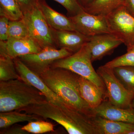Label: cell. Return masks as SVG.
<instances>
[{
    "label": "cell",
    "instance_id": "1",
    "mask_svg": "<svg viewBox=\"0 0 134 134\" xmlns=\"http://www.w3.org/2000/svg\"><path fill=\"white\" fill-rule=\"evenodd\" d=\"M18 111L51 119L62 126L69 134H98L94 117H89L68 104L58 106L47 101Z\"/></svg>",
    "mask_w": 134,
    "mask_h": 134
},
{
    "label": "cell",
    "instance_id": "2",
    "mask_svg": "<svg viewBox=\"0 0 134 134\" xmlns=\"http://www.w3.org/2000/svg\"><path fill=\"white\" fill-rule=\"evenodd\" d=\"M43 82L68 104L91 117L96 116L81 95L80 76L69 70L50 68L40 75Z\"/></svg>",
    "mask_w": 134,
    "mask_h": 134
},
{
    "label": "cell",
    "instance_id": "3",
    "mask_svg": "<svg viewBox=\"0 0 134 134\" xmlns=\"http://www.w3.org/2000/svg\"><path fill=\"white\" fill-rule=\"evenodd\" d=\"M47 101L41 92L21 79L0 81V113L18 111Z\"/></svg>",
    "mask_w": 134,
    "mask_h": 134
},
{
    "label": "cell",
    "instance_id": "4",
    "mask_svg": "<svg viewBox=\"0 0 134 134\" xmlns=\"http://www.w3.org/2000/svg\"><path fill=\"white\" fill-rule=\"evenodd\" d=\"M86 43L80 50L72 55L55 61L50 68L69 70L91 81L106 93L104 84L92 66L90 53Z\"/></svg>",
    "mask_w": 134,
    "mask_h": 134
},
{
    "label": "cell",
    "instance_id": "5",
    "mask_svg": "<svg viewBox=\"0 0 134 134\" xmlns=\"http://www.w3.org/2000/svg\"><path fill=\"white\" fill-rule=\"evenodd\" d=\"M110 33L127 47V51L134 46V16L123 6L105 16Z\"/></svg>",
    "mask_w": 134,
    "mask_h": 134
},
{
    "label": "cell",
    "instance_id": "6",
    "mask_svg": "<svg viewBox=\"0 0 134 134\" xmlns=\"http://www.w3.org/2000/svg\"><path fill=\"white\" fill-rule=\"evenodd\" d=\"M97 72L105 85L107 100L120 108L131 107L134 94L125 88L115 75L113 69L103 65L99 67Z\"/></svg>",
    "mask_w": 134,
    "mask_h": 134
},
{
    "label": "cell",
    "instance_id": "7",
    "mask_svg": "<svg viewBox=\"0 0 134 134\" xmlns=\"http://www.w3.org/2000/svg\"><path fill=\"white\" fill-rule=\"evenodd\" d=\"M25 22L29 30L30 37L42 49L56 48L53 38L52 28L42 14L38 5L24 14Z\"/></svg>",
    "mask_w": 134,
    "mask_h": 134
},
{
    "label": "cell",
    "instance_id": "8",
    "mask_svg": "<svg viewBox=\"0 0 134 134\" xmlns=\"http://www.w3.org/2000/svg\"><path fill=\"white\" fill-rule=\"evenodd\" d=\"M73 53L65 48L47 47L38 53L18 57L32 71L39 76L50 68L55 61L68 57Z\"/></svg>",
    "mask_w": 134,
    "mask_h": 134
},
{
    "label": "cell",
    "instance_id": "9",
    "mask_svg": "<svg viewBox=\"0 0 134 134\" xmlns=\"http://www.w3.org/2000/svg\"><path fill=\"white\" fill-rule=\"evenodd\" d=\"M69 18L76 30L88 37L110 33L105 16L92 14L83 10Z\"/></svg>",
    "mask_w": 134,
    "mask_h": 134
},
{
    "label": "cell",
    "instance_id": "10",
    "mask_svg": "<svg viewBox=\"0 0 134 134\" xmlns=\"http://www.w3.org/2000/svg\"><path fill=\"white\" fill-rule=\"evenodd\" d=\"M14 60L17 71L21 79L38 89L48 101L54 104L61 106L67 104L59 96L48 88L38 75L26 66L19 58H15Z\"/></svg>",
    "mask_w": 134,
    "mask_h": 134
},
{
    "label": "cell",
    "instance_id": "11",
    "mask_svg": "<svg viewBox=\"0 0 134 134\" xmlns=\"http://www.w3.org/2000/svg\"><path fill=\"white\" fill-rule=\"evenodd\" d=\"M42 48L31 38H9L6 41H0V55L12 59L21 55L36 53Z\"/></svg>",
    "mask_w": 134,
    "mask_h": 134
},
{
    "label": "cell",
    "instance_id": "12",
    "mask_svg": "<svg viewBox=\"0 0 134 134\" xmlns=\"http://www.w3.org/2000/svg\"><path fill=\"white\" fill-rule=\"evenodd\" d=\"M122 44V41L113 34L107 33L90 37L86 45L90 53L92 62L111 54Z\"/></svg>",
    "mask_w": 134,
    "mask_h": 134
},
{
    "label": "cell",
    "instance_id": "13",
    "mask_svg": "<svg viewBox=\"0 0 134 134\" xmlns=\"http://www.w3.org/2000/svg\"><path fill=\"white\" fill-rule=\"evenodd\" d=\"M52 29L56 47L65 48L73 53L80 50L90 37L85 36L77 31Z\"/></svg>",
    "mask_w": 134,
    "mask_h": 134
},
{
    "label": "cell",
    "instance_id": "14",
    "mask_svg": "<svg viewBox=\"0 0 134 134\" xmlns=\"http://www.w3.org/2000/svg\"><path fill=\"white\" fill-rule=\"evenodd\" d=\"M96 115L107 119L134 125V109L131 107L126 108L118 107L105 100L94 109Z\"/></svg>",
    "mask_w": 134,
    "mask_h": 134
},
{
    "label": "cell",
    "instance_id": "15",
    "mask_svg": "<svg viewBox=\"0 0 134 134\" xmlns=\"http://www.w3.org/2000/svg\"><path fill=\"white\" fill-rule=\"evenodd\" d=\"M39 6L46 21L52 29L76 31L69 17L66 16L50 7L45 0H39Z\"/></svg>",
    "mask_w": 134,
    "mask_h": 134
},
{
    "label": "cell",
    "instance_id": "16",
    "mask_svg": "<svg viewBox=\"0 0 134 134\" xmlns=\"http://www.w3.org/2000/svg\"><path fill=\"white\" fill-rule=\"evenodd\" d=\"M79 84L82 97L92 109L98 107L107 98L105 92L88 79L80 76Z\"/></svg>",
    "mask_w": 134,
    "mask_h": 134
},
{
    "label": "cell",
    "instance_id": "17",
    "mask_svg": "<svg viewBox=\"0 0 134 134\" xmlns=\"http://www.w3.org/2000/svg\"><path fill=\"white\" fill-rule=\"evenodd\" d=\"M94 122L98 134H130L134 132V124L111 120L96 115Z\"/></svg>",
    "mask_w": 134,
    "mask_h": 134
},
{
    "label": "cell",
    "instance_id": "18",
    "mask_svg": "<svg viewBox=\"0 0 134 134\" xmlns=\"http://www.w3.org/2000/svg\"><path fill=\"white\" fill-rule=\"evenodd\" d=\"M126 0H94L84 10L95 15H107L118 8L125 6Z\"/></svg>",
    "mask_w": 134,
    "mask_h": 134
},
{
    "label": "cell",
    "instance_id": "19",
    "mask_svg": "<svg viewBox=\"0 0 134 134\" xmlns=\"http://www.w3.org/2000/svg\"><path fill=\"white\" fill-rule=\"evenodd\" d=\"M43 119L38 115L21 113L19 111H10L0 113V128H7L18 122L34 121Z\"/></svg>",
    "mask_w": 134,
    "mask_h": 134
},
{
    "label": "cell",
    "instance_id": "20",
    "mask_svg": "<svg viewBox=\"0 0 134 134\" xmlns=\"http://www.w3.org/2000/svg\"><path fill=\"white\" fill-rule=\"evenodd\" d=\"M0 15L7 17L10 21L21 20L24 17L16 0H0Z\"/></svg>",
    "mask_w": 134,
    "mask_h": 134
},
{
    "label": "cell",
    "instance_id": "21",
    "mask_svg": "<svg viewBox=\"0 0 134 134\" xmlns=\"http://www.w3.org/2000/svg\"><path fill=\"white\" fill-rule=\"evenodd\" d=\"M21 79L14 59L0 55V81Z\"/></svg>",
    "mask_w": 134,
    "mask_h": 134
},
{
    "label": "cell",
    "instance_id": "22",
    "mask_svg": "<svg viewBox=\"0 0 134 134\" xmlns=\"http://www.w3.org/2000/svg\"><path fill=\"white\" fill-rule=\"evenodd\" d=\"M113 69L125 88L134 94V67L120 66Z\"/></svg>",
    "mask_w": 134,
    "mask_h": 134
},
{
    "label": "cell",
    "instance_id": "23",
    "mask_svg": "<svg viewBox=\"0 0 134 134\" xmlns=\"http://www.w3.org/2000/svg\"><path fill=\"white\" fill-rule=\"evenodd\" d=\"M8 35L9 38H16L30 37L29 30L24 18L18 21H9Z\"/></svg>",
    "mask_w": 134,
    "mask_h": 134
},
{
    "label": "cell",
    "instance_id": "24",
    "mask_svg": "<svg viewBox=\"0 0 134 134\" xmlns=\"http://www.w3.org/2000/svg\"><path fill=\"white\" fill-rule=\"evenodd\" d=\"M21 128L28 133L36 134H43L54 131L52 123L42 120L29 122L27 125L22 126Z\"/></svg>",
    "mask_w": 134,
    "mask_h": 134
},
{
    "label": "cell",
    "instance_id": "25",
    "mask_svg": "<svg viewBox=\"0 0 134 134\" xmlns=\"http://www.w3.org/2000/svg\"><path fill=\"white\" fill-rule=\"evenodd\" d=\"M104 66L113 69L120 66L134 67V51L130 50L121 56L105 63Z\"/></svg>",
    "mask_w": 134,
    "mask_h": 134
},
{
    "label": "cell",
    "instance_id": "26",
    "mask_svg": "<svg viewBox=\"0 0 134 134\" xmlns=\"http://www.w3.org/2000/svg\"><path fill=\"white\" fill-rule=\"evenodd\" d=\"M63 6L67 10L68 16H74L83 10L77 0H53Z\"/></svg>",
    "mask_w": 134,
    "mask_h": 134
},
{
    "label": "cell",
    "instance_id": "27",
    "mask_svg": "<svg viewBox=\"0 0 134 134\" xmlns=\"http://www.w3.org/2000/svg\"><path fill=\"white\" fill-rule=\"evenodd\" d=\"M9 21L7 17L0 15V41H6L8 39V32Z\"/></svg>",
    "mask_w": 134,
    "mask_h": 134
},
{
    "label": "cell",
    "instance_id": "28",
    "mask_svg": "<svg viewBox=\"0 0 134 134\" xmlns=\"http://www.w3.org/2000/svg\"><path fill=\"white\" fill-rule=\"evenodd\" d=\"M24 15L38 5L39 0H16Z\"/></svg>",
    "mask_w": 134,
    "mask_h": 134
},
{
    "label": "cell",
    "instance_id": "29",
    "mask_svg": "<svg viewBox=\"0 0 134 134\" xmlns=\"http://www.w3.org/2000/svg\"><path fill=\"white\" fill-rule=\"evenodd\" d=\"M20 126L9 127L5 129H1V134H28V132L22 129Z\"/></svg>",
    "mask_w": 134,
    "mask_h": 134
},
{
    "label": "cell",
    "instance_id": "30",
    "mask_svg": "<svg viewBox=\"0 0 134 134\" xmlns=\"http://www.w3.org/2000/svg\"><path fill=\"white\" fill-rule=\"evenodd\" d=\"M125 6L129 13L134 16V0H126Z\"/></svg>",
    "mask_w": 134,
    "mask_h": 134
},
{
    "label": "cell",
    "instance_id": "31",
    "mask_svg": "<svg viewBox=\"0 0 134 134\" xmlns=\"http://www.w3.org/2000/svg\"><path fill=\"white\" fill-rule=\"evenodd\" d=\"M93 1L94 0H77L79 5H81L83 10L90 4H91Z\"/></svg>",
    "mask_w": 134,
    "mask_h": 134
},
{
    "label": "cell",
    "instance_id": "32",
    "mask_svg": "<svg viewBox=\"0 0 134 134\" xmlns=\"http://www.w3.org/2000/svg\"><path fill=\"white\" fill-rule=\"evenodd\" d=\"M131 107L134 109V97L132 100V103L131 104Z\"/></svg>",
    "mask_w": 134,
    "mask_h": 134
},
{
    "label": "cell",
    "instance_id": "33",
    "mask_svg": "<svg viewBox=\"0 0 134 134\" xmlns=\"http://www.w3.org/2000/svg\"><path fill=\"white\" fill-rule=\"evenodd\" d=\"M134 50V46H133V47H132V48H131V49H130V50Z\"/></svg>",
    "mask_w": 134,
    "mask_h": 134
},
{
    "label": "cell",
    "instance_id": "34",
    "mask_svg": "<svg viewBox=\"0 0 134 134\" xmlns=\"http://www.w3.org/2000/svg\"><path fill=\"white\" fill-rule=\"evenodd\" d=\"M130 134H134V132H131Z\"/></svg>",
    "mask_w": 134,
    "mask_h": 134
}]
</instances>
